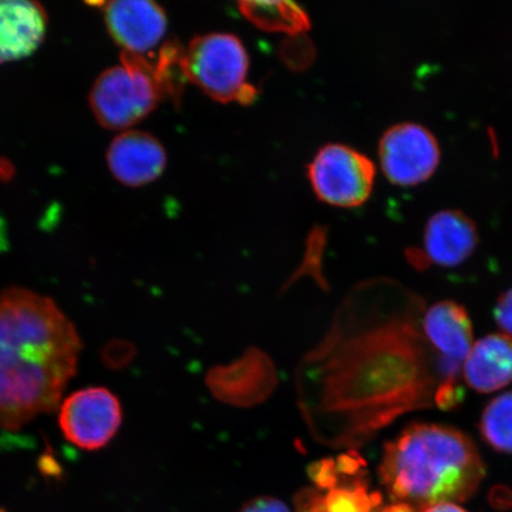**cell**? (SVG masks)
Returning a JSON list of instances; mask_svg holds the SVG:
<instances>
[{
	"label": "cell",
	"instance_id": "obj_1",
	"mask_svg": "<svg viewBox=\"0 0 512 512\" xmlns=\"http://www.w3.org/2000/svg\"><path fill=\"white\" fill-rule=\"evenodd\" d=\"M390 290L380 280L355 287L298 364V407L319 444H361L408 409V342L418 335L408 341L413 331Z\"/></svg>",
	"mask_w": 512,
	"mask_h": 512
},
{
	"label": "cell",
	"instance_id": "obj_2",
	"mask_svg": "<svg viewBox=\"0 0 512 512\" xmlns=\"http://www.w3.org/2000/svg\"><path fill=\"white\" fill-rule=\"evenodd\" d=\"M81 350L78 331L53 299L22 287L0 293V428L17 431L54 412Z\"/></svg>",
	"mask_w": 512,
	"mask_h": 512
},
{
	"label": "cell",
	"instance_id": "obj_3",
	"mask_svg": "<svg viewBox=\"0 0 512 512\" xmlns=\"http://www.w3.org/2000/svg\"><path fill=\"white\" fill-rule=\"evenodd\" d=\"M390 497L409 509L466 501L485 475L471 439L454 428L415 424L384 450L380 467Z\"/></svg>",
	"mask_w": 512,
	"mask_h": 512
},
{
	"label": "cell",
	"instance_id": "obj_4",
	"mask_svg": "<svg viewBox=\"0 0 512 512\" xmlns=\"http://www.w3.org/2000/svg\"><path fill=\"white\" fill-rule=\"evenodd\" d=\"M164 95L168 93L156 63L124 53L118 66L96 79L89 102L100 125L120 131L146 118Z\"/></svg>",
	"mask_w": 512,
	"mask_h": 512
},
{
	"label": "cell",
	"instance_id": "obj_5",
	"mask_svg": "<svg viewBox=\"0 0 512 512\" xmlns=\"http://www.w3.org/2000/svg\"><path fill=\"white\" fill-rule=\"evenodd\" d=\"M185 80L220 102L254 98L247 85L249 59L245 46L230 34L198 36L182 51Z\"/></svg>",
	"mask_w": 512,
	"mask_h": 512
},
{
	"label": "cell",
	"instance_id": "obj_6",
	"mask_svg": "<svg viewBox=\"0 0 512 512\" xmlns=\"http://www.w3.org/2000/svg\"><path fill=\"white\" fill-rule=\"evenodd\" d=\"M375 176V165L367 156L342 144L324 146L309 166L310 182L319 200L338 208L367 202Z\"/></svg>",
	"mask_w": 512,
	"mask_h": 512
},
{
	"label": "cell",
	"instance_id": "obj_7",
	"mask_svg": "<svg viewBox=\"0 0 512 512\" xmlns=\"http://www.w3.org/2000/svg\"><path fill=\"white\" fill-rule=\"evenodd\" d=\"M422 326L427 342L437 352L440 398L457 403L460 370L473 347L471 320L463 306L441 302L427 310Z\"/></svg>",
	"mask_w": 512,
	"mask_h": 512
},
{
	"label": "cell",
	"instance_id": "obj_8",
	"mask_svg": "<svg viewBox=\"0 0 512 512\" xmlns=\"http://www.w3.org/2000/svg\"><path fill=\"white\" fill-rule=\"evenodd\" d=\"M123 422V408L111 390L91 387L69 395L61 403L59 425L75 446L96 451L110 444Z\"/></svg>",
	"mask_w": 512,
	"mask_h": 512
},
{
	"label": "cell",
	"instance_id": "obj_9",
	"mask_svg": "<svg viewBox=\"0 0 512 512\" xmlns=\"http://www.w3.org/2000/svg\"><path fill=\"white\" fill-rule=\"evenodd\" d=\"M379 156L384 175L400 187H414L438 169L441 151L437 138L419 124L390 127L380 140Z\"/></svg>",
	"mask_w": 512,
	"mask_h": 512
},
{
	"label": "cell",
	"instance_id": "obj_10",
	"mask_svg": "<svg viewBox=\"0 0 512 512\" xmlns=\"http://www.w3.org/2000/svg\"><path fill=\"white\" fill-rule=\"evenodd\" d=\"M275 382L277 374L271 358L258 349L248 350L239 360L208 374L210 392L236 407L258 405L271 395Z\"/></svg>",
	"mask_w": 512,
	"mask_h": 512
},
{
	"label": "cell",
	"instance_id": "obj_11",
	"mask_svg": "<svg viewBox=\"0 0 512 512\" xmlns=\"http://www.w3.org/2000/svg\"><path fill=\"white\" fill-rule=\"evenodd\" d=\"M478 245L476 223L459 210H441L428 221L422 249L409 252L414 265L456 267L470 258Z\"/></svg>",
	"mask_w": 512,
	"mask_h": 512
},
{
	"label": "cell",
	"instance_id": "obj_12",
	"mask_svg": "<svg viewBox=\"0 0 512 512\" xmlns=\"http://www.w3.org/2000/svg\"><path fill=\"white\" fill-rule=\"evenodd\" d=\"M105 21L124 53L144 56L162 42L168 18L160 6L147 0H117L105 6Z\"/></svg>",
	"mask_w": 512,
	"mask_h": 512
},
{
	"label": "cell",
	"instance_id": "obj_13",
	"mask_svg": "<svg viewBox=\"0 0 512 512\" xmlns=\"http://www.w3.org/2000/svg\"><path fill=\"white\" fill-rule=\"evenodd\" d=\"M166 160L163 145L146 132H123L114 138L107 151L112 175L131 188L156 181L165 170Z\"/></svg>",
	"mask_w": 512,
	"mask_h": 512
},
{
	"label": "cell",
	"instance_id": "obj_14",
	"mask_svg": "<svg viewBox=\"0 0 512 512\" xmlns=\"http://www.w3.org/2000/svg\"><path fill=\"white\" fill-rule=\"evenodd\" d=\"M42 6L27 0H0V64L30 56L46 36Z\"/></svg>",
	"mask_w": 512,
	"mask_h": 512
},
{
	"label": "cell",
	"instance_id": "obj_15",
	"mask_svg": "<svg viewBox=\"0 0 512 512\" xmlns=\"http://www.w3.org/2000/svg\"><path fill=\"white\" fill-rule=\"evenodd\" d=\"M464 377L479 393H492L512 382V338L489 335L473 344L464 363Z\"/></svg>",
	"mask_w": 512,
	"mask_h": 512
},
{
	"label": "cell",
	"instance_id": "obj_16",
	"mask_svg": "<svg viewBox=\"0 0 512 512\" xmlns=\"http://www.w3.org/2000/svg\"><path fill=\"white\" fill-rule=\"evenodd\" d=\"M242 11L266 30L297 32L309 27L303 9L293 3H243Z\"/></svg>",
	"mask_w": 512,
	"mask_h": 512
},
{
	"label": "cell",
	"instance_id": "obj_17",
	"mask_svg": "<svg viewBox=\"0 0 512 512\" xmlns=\"http://www.w3.org/2000/svg\"><path fill=\"white\" fill-rule=\"evenodd\" d=\"M480 432L495 450L512 453V392L497 396L486 406Z\"/></svg>",
	"mask_w": 512,
	"mask_h": 512
},
{
	"label": "cell",
	"instance_id": "obj_18",
	"mask_svg": "<svg viewBox=\"0 0 512 512\" xmlns=\"http://www.w3.org/2000/svg\"><path fill=\"white\" fill-rule=\"evenodd\" d=\"M371 498L361 485L332 488L325 498L326 512H368Z\"/></svg>",
	"mask_w": 512,
	"mask_h": 512
},
{
	"label": "cell",
	"instance_id": "obj_19",
	"mask_svg": "<svg viewBox=\"0 0 512 512\" xmlns=\"http://www.w3.org/2000/svg\"><path fill=\"white\" fill-rule=\"evenodd\" d=\"M496 322L505 334L512 338V288L505 292L495 307Z\"/></svg>",
	"mask_w": 512,
	"mask_h": 512
},
{
	"label": "cell",
	"instance_id": "obj_20",
	"mask_svg": "<svg viewBox=\"0 0 512 512\" xmlns=\"http://www.w3.org/2000/svg\"><path fill=\"white\" fill-rule=\"evenodd\" d=\"M239 512H291L284 502L274 497L262 496L252 499Z\"/></svg>",
	"mask_w": 512,
	"mask_h": 512
},
{
	"label": "cell",
	"instance_id": "obj_21",
	"mask_svg": "<svg viewBox=\"0 0 512 512\" xmlns=\"http://www.w3.org/2000/svg\"><path fill=\"white\" fill-rule=\"evenodd\" d=\"M420 512H466L464 509L460 508L459 505L454 503H440L432 505V507H428Z\"/></svg>",
	"mask_w": 512,
	"mask_h": 512
}]
</instances>
